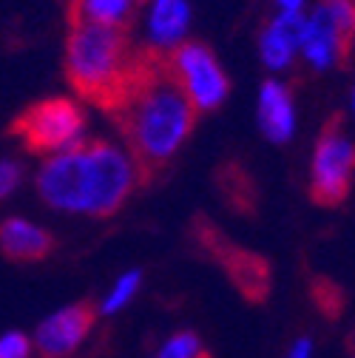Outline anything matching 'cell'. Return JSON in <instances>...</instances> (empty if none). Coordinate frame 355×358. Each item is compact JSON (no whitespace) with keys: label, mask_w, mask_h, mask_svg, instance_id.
Instances as JSON below:
<instances>
[{"label":"cell","mask_w":355,"mask_h":358,"mask_svg":"<svg viewBox=\"0 0 355 358\" xmlns=\"http://www.w3.org/2000/svg\"><path fill=\"white\" fill-rule=\"evenodd\" d=\"M137 49L131 46L128 29L114 26H71L66 43V74L71 88L97 106L100 111L111 114L119 103L131 69H134Z\"/></svg>","instance_id":"obj_3"},{"label":"cell","mask_w":355,"mask_h":358,"mask_svg":"<svg viewBox=\"0 0 355 358\" xmlns=\"http://www.w3.org/2000/svg\"><path fill=\"white\" fill-rule=\"evenodd\" d=\"M352 159H355L352 143L341 131V120L335 117L327 122L313 159V185H310V194H313L319 205L333 208L347 199L352 185V165H355Z\"/></svg>","instance_id":"obj_5"},{"label":"cell","mask_w":355,"mask_h":358,"mask_svg":"<svg viewBox=\"0 0 355 358\" xmlns=\"http://www.w3.org/2000/svg\"><path fill=\"white\" fill-rule=\"evenodd\" d=\"M143 0H68V26H114L128 29Z\"/></svg>","instance_id":"obj_11"},{"label":"cell","mask_w":355,"mask_h":358,"mask_svg":"<svg viewBox=\"0 0 355 358\" xmlns=\"http://www.w3.org/2000/svg\"><path fill=\"white\" fill-rule=\"evenodd\" d=\"M0 250L12 262H40L55 250V239L26 219H6L0 225Z\"/></svg>","instance_id":"obj_10"},{"label":"cell","mask_w":355,"mask_h":358,"mask_svg":"<svg viewBox=\"0 0 355 358\" xmlns=\"http://www.w3.org/2000/svg\"><path fill=\"white\" fill-rule=\"evenodd\" d=\"M171 71L180 83V88L188 94L196 111L216 108L228 94V77L222 74L216 57L199 46V43H182L173 52H168Z\"/></svg>","instance_id":"obj_7"},{"label":"cell","mask_w":355,"mask_h":358,"mask_svg":"<svg viewBox=\"0 0 355 358\" xmlns=\"http://www.w3.org/2000/svg\"><path fill=\"white\" fill-rule=\"evenodd\" d=\"M349 40L338 26L335 20L330 17V12L324 6H319V12L304 20V31H301V43L298 46L304 49V55L310 57L316 69H327L330 63H335L341 55L349 52Z\"/></svg>","instance_id":"obj_9"},{"label":"cell","mask_w":355,"mask_h":358,"mask_svg":"<svg viewBox=\"0 0 355 358\" xmlns=\"http://www.w3.org/2000/svg\"><path fill=\"white\" fill-rule=\"evenodd\" d=\"M301 31H304V17L298 12H282L268 31L261 34V57L270 69H284L296 52V46L301 43Z\"/></svg>","instance_id":"obj_12"},{"label":"cell","mask_w":355,"mask_h":358,"mask_svg":"<svg viewBox=\"0 0 355 358\" xmlns=\"http://www.w3.org/2000/svg\"><path fill=\"white\" fill-rule=\"evenodd\" d=\"M108 117L128 143L137 179L148 182L185 143L196 122V108L176 83L168 52L148 46L137 49L128 85Z\"/></svg>","instance_id":"obj_1"},{"label":"cell","mask_w":355,"mask_h":358,"mask_svg":"<svg viewBox=\"0 0 355 358\" xmlns=\"http://www.w3.org/2000/svg\"><path fill=\"white\" fill-rule=\"evenodd\" d=\"M259 122L270 140L284 143L293 134V103L282 83H264L259 100Z\"/></svg>","instance_id":"obj_13"},{"label":"cell","mask_w":355,"mask_h":358,"mask_svg":"<svg viewBox=\"0 0 355 358\" xmlns=\"http://www.w3.org/2000/svg\"><path fill=\"white\" fill-rule=\"evenodd\" d=\"M202 358H210V352H205V355H202Z\"/></svg>","instance_id":"obj_22"},{"label":"cell","mask_w":355,"mask_h":358,"mask_svg":"<svg viewBox=\"0 0 355 358\" xmlns=\"http://www.w3.org/2000/svg\"><path fill=\"white\" fill-rule=\"evenodd\" d=\"M31 341L23 333H6L0 336V358H29Z\"/></svg>","instance_id":"obj_18"},{"label":"cell","mask_w":355,"mask_h":358,"mask_svg":"<svg viewBox=\"0 0 355 358\" xmlns=\"http://www.w3.org/2000/svg\"><path fill=\"white\" fill-rule=\"evenodd\" d=\"M279 6H282L284 12H298V9H301V0H279Z\"/></svg>","instance_id":"obj_21"},{"label":"cell","mask_w":355,"mask_h":358,"mask_svg":"<svg viewBox=\"0 0 355 358\" xmlns=\"http://www.w3.org/2000/svg\"><path fill=\"white\" fill-rule=\"evenodd\" d=\"M310 355V341L307 338H301L298 344H296V350H293V355L290 358H307Z\"/></svg>","instance_id":"obj_20"},{"label":"cell","mask_w":355,"mask_h":358,"mask_svg":"<svg viewBox=\"0 0 355 358\" xmlns=\"http://www.w3.org/2000/svg\"><path fill=\"white\" fill-rule=\"evenodd\" d=\"M137 287H140V271H131V273H125L119 282H117V287L111 290V296L106 299V304H103V310L106 313H114V310H119L131 296L137 293Z\"/></svg>","instance_id":"obj_16"},{"label":"cell","mask_w":355,"mask_h":358,"mask_svg":"<svg viewBox=\"0 0 355 358\" xmlns=\"http://www.w3.org/2000/svg\"><path fill=\"white\" fill-rule=\"evenodd\" d=\"M188 3L185 0H157L151 12V34L159 49L173 46L188 29Z\"/></svg>","instance_id":"obj_14"},{"label":"cell","mask_w":355,"mask_h":358,"mask_svg":"<svg viewBox=\"0 0 355 358\" xmlns=\"http://www.w3.org/2000/svg\"><path fill=\"white\" fill-rule=\"evenodd\" d=\"M17 182H20V168L15 162H0V199L12 194Z\"/></svg>","instance_id":"obj_19"},{"label":"cell","mask_w":355,"mask_h":358,"mask_svg":"<svg viewBox=\"0 0 355 358\" xmlns=\"http://www.w3.org/2000/svg\"><path fill=\"white\" fill-rule=\"evenodd\" d=\"M205 350H202V341L194 336V333H176L162 350L157 358H202Z\"/></svg>","instance_id":"obj_15"},{"label":"cell","mask_w":355,"mask_h":358,"mask_svg":"<svg viewBox=\"0 0 355 358\" xmlns=\"http://www.w3.org/2000/svg\"><path fill=\"white\" fill-rule=\"evenodd\" d=\"M97 319V310L92 301H77L55 313L52 319H46L37 327L34 344L40 358H68L82 341L92 333Z\"/></svg>","instance_id":"obj_8"},{"label":"cell","mask_w":355,"mask_h":358,"mask_svg":"<svg viewBox=\"0 0 355 358\" xmlns=\"http://www.w3.org/2000/svg\"><path fill=\"white\" fill-rule=\"evenodd\" d=\"M196 236H199L202 248L228 271L231 282L236 285V290L247 301L259 304V301L268 299L270 285H273L268 259L259 256V253H250L245 248H236L233 242H228L225 236H222V231L216 225H210V222H205V225L196 228Z\"/></svg>","instance_id":"obj_6"},{"label":"cell","mask_w":355,"mask_h":358,"mask_svg":"<svg viewBox=\"0 0 355 358\" xmlns=\"http://www.w3.org/2000/svg\"><path fill=\"white\" fill-rule=\"evenodd\" d=\"M134 185L137 173L131 159L103 140L66 148L43 165L37 176V188L49 205L92 216L117 213Z\"/></svg>","instance_id":"obj_2"},{"label":"cell","mask_w":355,"mask_h":358,"mask_svg":"<svg viewBox=\"0 0 355 358\" xmlns=\"http://www.w3.org/2000/svg\"><path fill=\"white\" fill-rule=\"evenodd\" d=\"M313 296H316V304L327 313L330 319H333V316H338V310L344 307L341 290H338L333 282H327V279H319V282L313 285Z\"/></svg>","instance_id":"obj_17"},{"label":"cell","mask_w":355,"mask_h":358,"mask_svg":"<svg viewBox=\"0 0 355 358\" xmlns=\"http://www.w3.org/2000/svg\"><path fill=\"white\" fill-rule=\"evenodd\" d=\"M82 111L63 97L34 103L12 122V134L31 154H57L74 148L82 137Z\"/></svg>","instance_id":"obj_4"}]
</instances>
